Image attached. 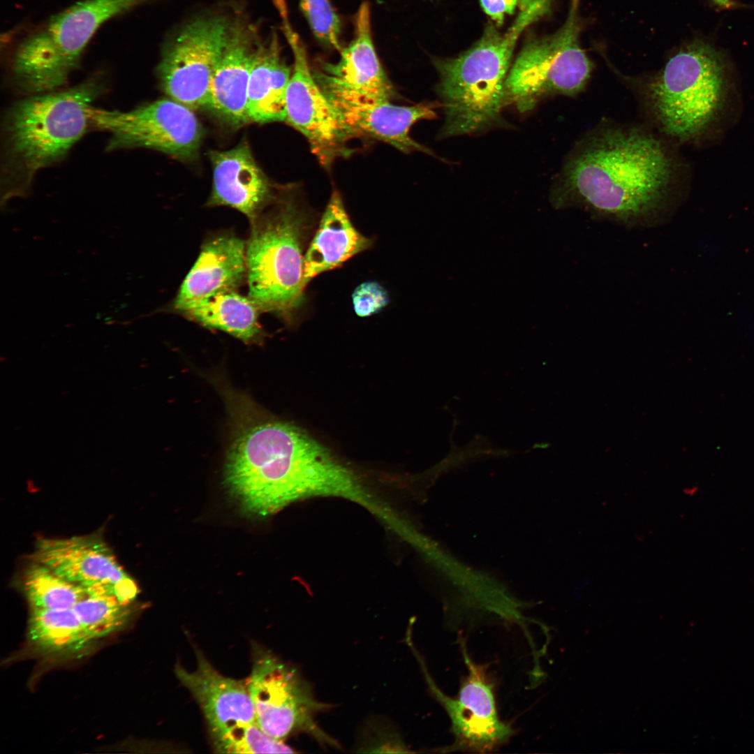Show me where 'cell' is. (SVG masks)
I'll use <instances>...</instances> for the list:
<instances>
[{
	"instance_id": "obj_1",
	"label": "cell",
	"mask_w": 754,
	"mask_h": 754,
	"mask_svg": "<svg viewBox=\"0 0 754 754\" xmlns=\"http://www.w3.org/2000/svg\"><path fill=\"white\" fill-rule=\"evenodd\" d=\"M251 413L239 422L225 468L226 485L245 511L265 516L320 496L374 505L376 498L353 471L303 431Z\"/></svg>"
},
{
	"instance_id": "obj_2",
	"label": "cell",
	"mask_w": 754,
	"mask_h": 754,
	"mask_svg": "<svg viewBox=\"0 0 754 754\" xmlns=\"http://www.w3.org/2000/svg\"><path fill=\"white\" fill-rule=\"evenodd\" d=\"M674 176L673 159L658 137L637 128L603 127L567 158L553 185L552 201L633 221L664 206Z\"/></svg>"
},
{
	"instance_id": "obj_3",
	"label": "cell",
	"mask_w": 754,
	"mask_h": 754,
	"mask_svg": "<svg viewBox=\"0 0 754 754\" xmlns=\"http://www.w3.org/2000/svg\"><path fill=\"white\" fill-rule=\"evenodd\" d=\"M539 15L522 4L504 33L492 25L471 48L453 58L433 61L438 73L436 94L443 110L440 138L471 135L505 124V87L518 38Z\"/></svg>"
},
{
	"instance_id": "obj_4",
	"label": "cell",
	"mask_w": 754,
	"mask_h": 754,
	"mask_svg": "<svg viewBox=\"0 0 754 754\" xmlns=\"http://www.w3.org/2000/svg\"><path fill=\"white\" fill-rule=\"evenodd\" d=\"M103 90L94 76L64 91L32 95L7 112L3 127L6 195L22 193L40 170L61 161L91 126Z\"/></svg>"
},
{
	"instance_id": "obj_5",
	"label": "cell",
	"mask_w": 754,
	"mask_h": 754,
	"mask_svg": "<svg viewBox=\"0 0 754 754\" xmlns=\"http://www.w3.org/2000/svg\"><path fill=\"white\" fill-rule=\"evenodd\" d=\"M251 223L246 242L248 296L260 310L290 320L300 306L312 219L295 188L277 189Z\"/></svg>"
},
{
	"instance_id": "obj_6",
	"label": "cell",
	"mask_w": 754,
	"mask_h": 754,
	"mask_svg": "<svg viewBox=\"0 0 754 754\" xmlns=\"http://www.w3.org/2000/svg\"><path fill=\"white\" fill-rule=\"evenodd\" d=\"M151 1L81 0L52 16L14 48L11 72L15 83L33 95L63 87L104 24Z\"/></svg>"
},
{
	"instance_id": "obj_7",
	"label": "cell",
	"mask_w": 754,
	"mask_h": 754,
	"mask_svg": "<svg viewBox=\"0 0 754 754\" xmlns=\"http://www.w3.org/2000/svg\"><path fill=\"white\" fill-rule=\"evenodd\" d=\"M725 65L709 44L695 40L681 47L644 89L651 114L667 135L688 140L714 119L724 101Z\"/></svg>"
},
{
	"instance_id": "obj_8",
	"label": "cell",
	"mask_w": 754,
	"mask_h": 754,
	"mask_svg": "<svg viewBox=\"0 0 754 754\" xmlns=\"http://www.w3.org/2000/svg\"><path fill=\"white\" fill-rule=\"evenodd\" d=\"M579 0H571L563 27L552 36L525 45L510 68L505 105L522 113L554 95L573 96L586 86L592 64L579 44Z\"/></svg>"
},
{
	"instance_id": "obj_9",
	"label": "cell",
	"mask_w": 754,
	"mask_h": 754,
	"mask_svg": "<svg viewBox=\"0 0 754 754\" xmlns=\"http://www.w3.org/2000/svg\"><path fill=\"white\" fill-rule=\"evenodd\" d=\"M252 665L246 680L258 725L269 737L283 741L304 732L323 746L339 744L316 723L317 714L331 705L318 701L299 672L266 648L252 643Z\"/></svg>"
},
{
	"instance_id": "obj_10",
	"label": "cell",
	"mask_w": 754,
	"mask_h": 754,
	"mask_svg": "<svg viewBox=\"0 0 754 754\" xmlns=\"http://www.w3.org/2000/svg\"><path fill=\"white\" fill-rule=\"evenodd\" d=\"M193 110L171 98H161L128 111L92 106L91 126L110 134L107 150L147 148L183 161L198 155L202 128Z\"/></svg>"
},
{
	"instance_id": "obj_11",
	"label": "cell",
	"mask_w": 754,
	"mask_h": 754,
	"mask_svg": "<svg viewBox=\"0 0 754 754\" xmlns=\"http://www.w3.org/2000/svg\"><path fill=\"white\" fill-rule=\"evenodd\" d=\"M294 64L285 103V121L304 136L320 163L330 168L349 156L352 139L333 105L316 80L304 45L290 22L286 2L276 5Z\"/></svg>"
},
{
	"instance_id": "obj_12",
	"label": "cell",
	"mask_w": 754,
	"mask_h": 754,
	"mask_svg": "<svg viewBox=\"0 0 754 754\" xmlns=\"http://www.w3.org/2000/svg\"><path fill=\"white\" fill-rule=\"evenodd\" d=\"M230 21L218 13L200 15L166 43L156 72L170 98L193 110L207 108L211 80Z\"/></svg>"
},
{
	"instance_id": "obj_13",
	"label": "cell",
	"mask_w": 754,
	"mask_h": 754,
	"mask_svg": "<svg viewBox=\"0 0 754 754\" xmlns=\"http://www.w3.org/2000/svg\"><path fill=\"white\" fill-rule=\"evenodd\" d=\"M459 642L467 674L461 681L456 697L448 696L438 688L422 656L414 645L411 646L431 693L445 709L451 723L453 742L439 749V752H490L507 743L515 731L498 716L494 683L485 667L472 660L463 638Z\"/></svg>"
},
{
	"instance_id": "obj_14",
	"label": "cell",
	"mask_w": 754,
	"mask_h": 754,
	"mask_svg": "<svg viewBox=\"0 0 754 754\" xmlns=\"http://www.w3.org/2000/svg\"><path fill=\"white\" fill-rule=\"evenodd\" d=\"M33 558L75 584L105 588L125 603L138 593L134 580L99 536L41 538Z\"/></svg>"
},
{
	"instance_id": "obj_15",
	"label": "cell",
	"mask_w": 754,
	"mask_h": 754,
	"mask_svg": "<svg viewBox=\"0 0 754 754\" xmlns=\"http://www.w3.org/2000/svg\"><path fill=\"white\" fill-rule=\"evenodd\" d=\"M368 2L359 7L354 20V36L336 63L318 59L313 76L327 96L362 99L391 100L394 89L378 57L371 29Z\"/></svg>"
},
{
	"instance_id": "obj_16",
	"label": "cell",
	"mask_w": 754,
	"mask_h": 754,
	"mask_svg": "<svg viewBox=\"0 0 754 754\" xmlns=\"http://www.w3.org/2000/svg\"><path fill=\"white\" fill-rule=\"evenodd\" d=\"M351 138L364 136L386 142L401 151H421L435 156L410 135L417 121L436 118L438 103L397 105L390 100L327 96Z\"/></svg>"
},
{
	"instance_id": "obj_17",
	"label": "cell",
	"mask_w": 754,
	"mask_h": 754,
	"mask_svg": "<svg viewBox=\"0 0 754 754\" xmlns=\"http://www.w3.org/2000/svg\"><path fill=\"white\" fill-rule=\"evenodd\" d=\"M195 656V670L188 672L177 663L174 672L199 704L211 739L257 723L246 681L221 674L197 648Z\"/></svg>"
},
{
	"instance_id": "obj_18",
	"label": "cell",
	"mask_w": 754,
	"mask_h": 754,
	"mask_svg": "<svg viewBox=\"0 0 754 754\" xmlns=\"http://www.w3.org/2000/svg\"><path fill=\"white\" fill-rule=\"evenodd\" d=\"M259 40L251 24L239 17L231 20L211 80L207 108L234 127L250 122L248 88Z\"/></svg>"
},
{
	"instance_id": "obj_19",
	"label": "cell",
	"mask_w": 754,
	"mask_h": 754,
	"mask_svg": "<svg viewBox=\"0 0 754 754\" xmlns=\"http://www.w3.org/2000/svg\"><path fill=\"white\" fill-rule=\"evenodd\" d=\"M213 184L207 205L228 206L251 222L272 201L277 189L256 163L246 141L225 151H210Z\"/></svg>"
},
{
	"instance_id": "obj_20",
	"label": "cell",
	"mask_w": 754,
	"mask_h": 754,
	"mask_svg": "<svg viewBox=\"0 0 754 754\" xmlns=\"http://www.w3.org/2000/svg\"><path fill=\"white\" fill-rule=\"evenodd\" d=\"M246 242L229 232L205 241L174 302L175 309L209 295L237 290L246 279Z\"/></svg>"
},
{
	"instance_id": "obj_21",
	"label": "cell",
	"mask_w": 754,
	"mask_h": 754,
	"mask_svg": "<svg viewBox=\"0 0 754 754\" xmlns=\"http://www.w3.org/2000/svg\"><path fill=\"white\" fill-rule=\"evenodd\" d=\"M372 241L353 225L341 196L334 191L304 256L305 286L316 276L341 266L368 249Z\"/></svg>"
},
{
	"instance_id": "obj_22",
	"label": "cell",
	"mask_w": 754,
	"mask_h": 754,
	"mask_svg": "<svg viewBox=\"0 0 754 754\" xmlns=\"http://www.w3.org/2000/svg\"><path fill=\"white\" fill-rule=\"evenodd\" d=\"M293 68L286 62L275 30L259 40L251 70L247 111L250 122L284 121L287 87Z\"/></svg>"
},
{
	"instance_id": "obj_23",
	"label": "cell",
	"mask_w": 754,
	"mask_h": 754,
	"mask_svg": "<svg viewBox=\"0 0 754 754\" xmlns=\"http://www.w3.org/2000/svg\"><path fill=\"white\" fill-rule=\"evenodd\" d=\"M177 310L203 326L226 332L246 343L256 341L262 336L260 309L249 296L236 290L209 295Z\"/></svg>"
},
{
	"instance_id": "obj_24",
	"label": "cell",
	"mask_w": 754,
	"mask_h": 754,
	"mask_svg": "<svg viewBox=\"0 0 754 754\" xmlns=\"http://www.w3.org/2000/svg\"><path fill=\"white\" fill-rule=\"evenodd\" d=\"M28 634L34 645L51 653L78 649L91 640L73 609H31Z\"/></svg>"
},
{
	"instance_id": "obj_25",
	"label": "cell",
	"mask_w": 754,
	"mask_h": 754,
	"mask_svg": "<svg viewBox=\"0 0 754 754\" xmlns=\"http://www.w3.org/2000/svg\"><path fill=\"white\" fill-rule=\"evenodd\" d=\"M24 590L31 609H73L87 595L86 589L33 561L23 577Z\"/></svg>"
},
{
	"instance_id": "obj_26",
	"label": "cell",
	"mask_w": 754,
	"mask_h": 754,
	"mask_svg": "<svg viewBox=\"0 0 754 754\" xmlns=\"http://www.w3.org/2000/svg\"><path fill=\"white\" fill-rule=\"evenodd\" d=\"M85 589L87 595L73 609L91 640L106 636L126 624L130 616L129 604L105 588Z\"/></svg>"
},
{
	"instance_id": "obj_27",
	"label": "cell",
	"mask_w": 754,
	"mask_h": 754,
	"mask_svg": "<svg viewBox=\"0 0 754 754\" xmlns=\"http://www.w3.org/2000/svg\"><path fill=\"white\" fill-rule=\"evenodd\" d=\"M216 753H293V748L283 741L275 739L253 723L223 737L212 744Z\"/></svg>"
},
{
	"instance_id": "obj_28",
	"label": "cell",
	"mask_w": 754,
	"mask_h": 754,
	"mask_svg": "<svg viewBox=\"0 0 754 754\" xmlns=\"http://www.w3.org/2000/svg\"><path fill=\"white\" fill-rule=\"evenodd\" d=\"M313 36L325 47L341 52V22L330 0H299Z\"/></svg>"
},
{
	"instance_id": "obj_29",
	"label": "cell",
	"mask_w": 754,
	"mask_h": 754,
	"mask_svg": "<svg viewBox=\"0 0 754 754\" xmlns=\"http://www.w3.org/2000/svg\"><path fill=\"white\" fill-rule=\"evenodd\" d=\"M355 313L365 318L378 313L389 303L386 289L376 281H365L357 286L352 294Z\"/></svg>"
},
{
	"instance_id": "obj_30",
	"label": "cell",
	"mask_w": 754,
	"mask_h": 754,
	"mask_svg": "<svg viewBox=\"0 0 754 754\" xmlns=\"http://www.w3.org/2000/svg\"><path fill=\"white\" fill-rule=\"evenodd\" d=\"M519 0H480L481 6L497 25L503 23L505 15H512Z\"/></svg>"
}]
</instances>
